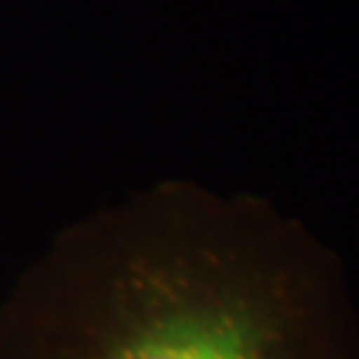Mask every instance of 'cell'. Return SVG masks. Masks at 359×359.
Wrapping results in <instances>:
<instances>
[{
	"label": "cell",
	"mask_w": 359,
	"mask_h": 359,
	"mask_svg": "<svg viewBox=\"0 0 359 359\" xmlns=\"http://www.w3.org/2000/svg\"><path fill=\"white\" fill-rule=\"evenodd\" d=\"M0 359H359L344 261L256 194L160 181L75 221L0 306Z\"/></svg>",
	"instance_id": "obj_1"
}]
</instances>
